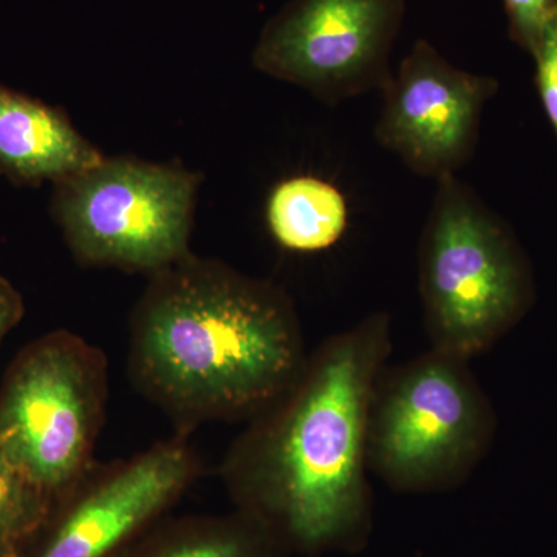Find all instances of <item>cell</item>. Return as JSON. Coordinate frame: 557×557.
<instances>
[{
    "mask_svg": "<svg viewBox=\"0 0 557 557\" xmlns=\"http://www.w3.org/2000/svg\"><path fill=\"white\" fill-rule=\"evenodd\" d=\"M392 351L391 317L376 311L330 336L292 387L251 418L223 475L249 518L306 555L368 547L373 533L368 418Z\"/></svg>",
    "mask_w": 557,
    "mask_h": 557,
    "instance_id": "6da1fadb",
    "label": "cell"
},
{
    "mask_svg": "<svg viewBox=\"0 0 557 557\" xmlns=\"http://www.w3.org/2000/svg\"><path fill=\"white\" fill-rule=\"evenodd\" d=\"M149 276L132 317L131 373L171 417L251 420L298 380L309 355L276 284L193 252Z\"/></svg>",
    "mask_w": 557,
    "mask_h": 557,
    "instance_id": "7a4b0ae2",
    "label": "cell"
},
{
    "mask_svg": "<svg viewBox=\"0 0 557 557\" xmlns=\"http://www.w3.org/2000/svg\"><path fill=\"white\" fill-rule=\"evenodd\" d=\"M418 247L431 348L471 361L530 309L533 276L515 233L457 175L438 180Z\"/></svg>",
    "mask_w": 557,
    "mask_h": 557,
    "instance_id": "3957f363",
    "label": "cell"
},
{
    "mask_svg": "<svg viewBox=\"0 0 557 557\" xmlns=\"http://www.w3.org/2000/svg\"><path fill=\"white\" fill-rule=\"evenodd\" d=\"M469 362L431 348L381 370L369 406L368 463L391 490L453 491L485 458L496 416Z\"/></svg>",
    "mask_w": 557,
    "mask_h": 557,
    "instance_id": "277c9868",
    "label": "cell"
},
{
    "mask_svg": "<svg viewBox=\"0 0 557 557\" xmlns=\"http://www.w3.org/2000/svg\"><path fill=\"white\" fill-rule=\"evenodd\" d=\"M200 183L180 163L104 157L54 183L51 212L83 265L152 274L189 255Z\"/></svg>",
    "mask_w": 557,
    "mask_h": 557,
    "instance_id": "5b68a950",
    "label": "cell"
},
{
    "mask_svg": "<svg viewBox=\"0 0 557 557\" xmlns=\"http://www.w3.org/2000/svg\"><path fill=\"white\" fill-rule=\"evenodd\" d=\"M106 397L100 348L51 333L10 370L0 394V448L50 496L69 490L89 471Z\"/></svg>",
    "mask_w": 557,
    "mask_h": 557,
    "instance_id": "8992f818",
    "label": "cell"
},
{
    "mask_svg": "<svg viewBox=\"0 0 557 557\" xmlns=\"http://www.w3.org/2000/svg\"><path fill=\"white\" fill-rule=\"evenodd\" d=\"M408 0H289L260 32L252 64L329 106L383 91Z\"/></svg>",
    "mask_w": 557,
    "mask_h": 557,
    "instance_id": "52a82bcc",
    "label": "cell"
},
{
    "mask_svg": "<svg viewBox=\"0 0 557 557\" xmlns=\"http://www.w3.org/2000/svg\"><path fill=\"white\" fill-rule=\"evenodd\" d=\"M498 81L450 64L426 39H417L383 94L376 141L413 174L454 177L474 157L483 109Z\"/></svg>",
    "mask_w": 557,
    "mask_h": 557,
    "instance_id": "ba28073f",
    "label": "cell"
},
{
    "mask_svg": "<svg viewBox=\"0 0 557 557\" xmlns=\"http://www.w3.org/2000/svg\"><path fill=\"white\" fill-rule=\"evenodd\" d=\"M196 471L188 446L168 442L98 472L38 557H108L163 511Z\"/></svg>",
    "mask_w": 557,
    "mask_h": 557,
    "instance_id": "9c48e42d",
    "label": "cell"
},
{
    "mask_svg": "<svg viewBox=\"0 0 557 557\" xmlns=\"http://www.w3.org/2000/svg\"><path fill=\"white\" fill-rule=\"evenodd\" d=\"M102 159L64 110L0 84V174L21 185H54Z\"/></svg>",
    "mask_w": 557,
    "mask_h": 557,
    "instance_id": "30bf717a",
    "label": "cell"
},
{
    "mask_svg": "<svg viewBox=\"0 0 557 557\" xmlns=\"http://www.w3.org/2000/svg\"><path fill=\"white\" fill-rule=\"evenodd\" d=\"M265 222L278 247L309 255L339 244L350 225V208L335 183L298 174L270 189Z\"/></svg>",
    "mask_w": 557,
    "mask_h": 557,
    "instance_id": "8fae6325",
    "label": "cell"
},
{
    "mask_svg": "<svg viewBox=\"0 0 557 557\" xmlns=\"http://www.w3.org/2000/svg\"><path fill=\"white\" fill-rule=\"evenodd\" d=\"M284 544L258 520L214 528L175 542L150 557H284Z\"/></svg>",
    "mask_w": 557,
    "mask_h": 557,
    "instance_id": "7c38bea8",
    "label": "cell"
},
{
    "mask_svg": "<svg viewBox=\"0 0 557 557\" xmlns=\"http://www.w3.org/2000/svg\"><path fill=\"white\" fill-rule=\"evenodd\" d=\"M49 498L0 448V539L14 544L33 533L46 519Z\"/></svg>",
    "mask_w": 557,
    "mask_h": 557,
    "instance_id": "4fadbf2b",
    "label": "cell"
},
{
    "mask_svg": "<svg viewBox=\"0 0 557 557\" xmlns=\"http://www.w3.org/2000/svg\"><path fill=\"white\" fill-rule=\"evenodd\" d=\"M502 3L507 13L509 38L527 53H533L557 13V0H502Z\"/></svg>",
    "mask_w": 557,
    "mask_h": 557,
    "instance_id": "5bb4252c",
    "label": "cell"
},
{
    "mask_svg": "<svg viewBox=\"0 0 557 557\" xmlns=\"http://www.w3.org/2000/svg\"><path fill=\"white\" fill-rule=\"evenodd\" d=\"M531 57L536 64L534 81L539 97L557 137V13L548 22Z\"/></svg>",
    "mask_w": 557,
    "mask_h": 557,
    "instance_id": "9a60e30c",
    "label": "cell"
},
{
    "mask_svg": "<svg viewBox=\"0 0 557 557\" xmlns=\"http://www.w3.org/2000/svg\"><path fill=\"white\" fill-rule=\"evenodd\" d=\"M24 314V300L10 281L0 276V341L10 332Z\"/></svg>",
    "mask_w": 557,
    "mask_h": 557,
    "instance_id": "2e32d148",
    "label": "cell"
},
{
    "mask_svg": "<svg viewBox=\"0 0 557 557\" xmlns=\"http://www.w3.org/2000/svg\"><path fill=\"white\" fill-rule=\"evenodd\" d=\"M0 557H16L13 542H7L0 539Z\"/></svg>",
    "mask_w": 557,
    "mask_h": 557,
    "instance_id": "e0dca14e",
    "label": "cell"
}]
</instances>
